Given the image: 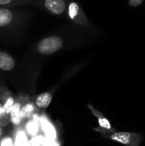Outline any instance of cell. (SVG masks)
<instances>
[{
    "label": "cell",
    "mask_w": 145,
    "mask_h": 146,
    "mask_svg": "<svg viewBox=\"0 0 145 146\" xmlns=\"http://www.w3.org/2000/svg\"><path fill=\"white\" fill-rule=\"evenodd\" d=\"M32 12L20 8H0V39L15 42L23 38L31 22Z\"/></svg>",
    "instance_id": "1"
},
{
    "label": "cell",
    "mask_w": 145,
    "mask_h": 146,
    "mask_svg": "<svg viewBox=\"0 0 145 146\" xmlns=\"http://www.w3.org/2000/svg\"><path fill=\"white\" fill-rule=\"evenodd\" d=\"M64 43L65 41L61 36L49 35L38 41L33 47V50L40 56H50L62 50Z\"/></svg>",
    "instance_id": "2"
},
{
    "label": "cell",
    "mask_w": 145,
    "mask_h": 146,
    "mask_svg": "<svg viewBox=\"0 0 145 146\" xmlns=\"http://www.w3.org/2000/svg\"><path fill=\"white\" fill-rule=\"evenodd\" d=\"M102 137L126 146H140L143 140L142 134L135 132H115Z\"/></svg>",
    "instance_id": "3"
},
{
    "label": "cell",
    "mask_w": 145,
    "mask_h": 146,
    "mask_svg": "<svg viewBox=\"0 0 145 146\" xmlns=\"http://www.w3.org/2000/svg\"><path fill=\"white\" fill-rule=\"evenodd\" d=\"M32 3L55 15H63L68 8L65 0H31Z\"/></svg>",
    "instance_id": "4"
},
{
    "label": "cell",
    "mask_w": 145,
    "mask_h": 146,
    "mask_svg": "<svg viewBox=\"0 0 145 146\" xmlns=\"http://www.w3.org/2000/svg\"><path fill=\"white\" fill-rule=\"evenodd\" d=\"M87 108L90 110V111L91 112V114L97 120L98 127H93V129L96 132L99 133L102 136L108 135V134H111V133H114L117 132L112 127L110 121L103 115V114L100 110H98L97 109L94 108V106L91 104H87Z\"/></svg>",
    "instance_id": "5"
},
{
    "label": "cell",
    "mask_w": 145,
    "mask_h": 146,
    "mask_svg": "<svg viewBox=\"0 0 145 146\" xmlns=\"http://www.w3.org/2000/svg\"><path fill=\"white\" fill-rule=\"evenodd\" d=\"M67 14L68 18L76 25L89 27L91 25L86 15L77 2L72 1L68 4Z\"/></svg>",
    "instance_id": "6"
},
{
    "label": "cell",
    "mask_w": 145,
    "mask_h": 146,
    "mask_svg": "<svg viewBox=\"0 0 145 146\" xmlns=\"http://www.w3.org/2000/svg\"><path fill=\"white\" fill-rule=\"evenodd\" d=\"M16 66V62L14 56L5 50H0V70L9 72Z\"/></svg>",
    "instance_id": "7"
},
{
    "label": "cell",
    "mask_w": 145,
    "mask_h": 146,
    "mask_svg": "<svg viewBox=\"0 0 145 146\" xmlns=\"http://www.w3.org/2000/svg\"><path fill=\"white\" fill-rule=\"evenodd\" d=\"M53 98V93L45 92L38 95L35 98V104L39 109H46L51 103Z\"/></svg>",
    "instance_id": "8"
},
{
    "label": "cell",
    "mask_w": 145,
    "mask_h": 146,
    "mask_svg": "<svg viewBox=\"0 0 145 146\" xmlns=\"http://www.w3.org/2000/svg\"><path fill=\"white\" fill-rule=\"evenodd\" d=\"M31 3V0H0V8H20Z\"/></svg>",
    "instance_id": "9"
},
{
    "label": "cell",
    "mask_w": 145,
    "mask_h": 146,
    "mask_svg": "<svg viewBox=\"0 0 145 146\" xmlns=\"http://www.w3.org/2000/svg\"><path fill=\"white\" fill-rule=\"evenodd\" d=\"M144 0H128V4L131 7H138L140 6Z\"/></svg>",
    "instance_id": "10"
},
{
    "label": "cell",
    "mask_w": 145,
    "mask_h": 146,
    "mask_svg": "<svg viewBox=\"0 0 145 146\" xmlns=\"http://www.w3.org/2000/svg\"><path fill=\"white\" fill-rule=\"evenodd\" d=\"M3 135V128H2V127H0V139H2Z\"/></svg>",
    "instance_id": "11"
}]
</instances>
